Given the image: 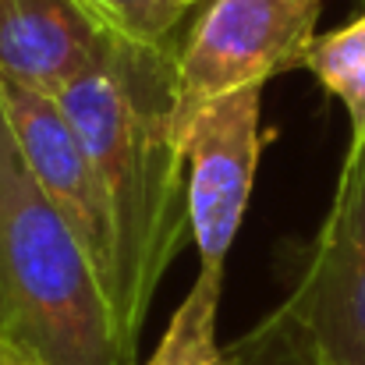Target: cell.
<instances>
[{"label": "cell", "mask_w": 365, "mask_h": 365, "mask_svg": "<svg viewBox=\"0 0 365 365\" xmlns=\"http://www.w3.org/2000/svg\"><path fill=\"white\" fill-rule=\"evenodd\" d=\"M178 50L124 43L57 96L103 181L118 231V319L138 348L156 287L188 227V156L174 135Z\"/></svg>", "instance_id": "cell-1"}, {"label": "cell", "mask_w": 365, "mask_h": 365, "mask_svg": "<svg viewBox=\"0 0 365 365\" xmlns=\"http://www.w3.org/2000/svg\"><path fill=\"white\" fill-rule=\"evenodd\" d=\"M0 348L39 365H138L89 252L39 192L4 110Z\"/></svg>", "instance_id": "cell-2"}, {"label": "cell", "mask_w": 365, "mask_h": 365, "mask_svg": "<svg viewBox=\"0 0 365 365\" xmlns=\"http://www.w3.org/2000/svg\"><path fill=\"white\" fill-rule=\"evenodd\" d=\"M259 110L262 89H248L202 110L188 131V227L199 248V269L145 365H231L217 341V309L224 262L262 156Z\"/></svg>", "instance_id": "cell-3"}, {"label": "cell", "mask_w": 365, "mask_h": 365, "mask_svg": "<svg viewBox=\"0 0 365 365\" xmlns=\"http://www.w3.org/2000/svg\"><path fill=\"white\" fill-rule=\"evenodd\" d=\"M248 337L298 365H365V145L341 163L291 294Z\"/></svg>", "instance_id": "cell-4"}, {"label": "cell", "mask_w": 365, "mask_h": 365, "mask_svg": "<svg viewBox=\"0 0 365 365\" xmlns=\"http://www.w3.org/2000/svg\"><path fill=\"white\" fill-rule=\"evenodd\" d=\"M323 0H206L188 21L174 68V135L213 103L302 68Z\"/></svg>", "instance_id": "cell-5"}, {"label": "cell", "mask_w": 365, "mask_h": 365, "mask_svg": "<svg viewBox=\"0 0 365 365\" xmlns=\"http://www.w3.org/2000/svg\"><path fill=\"white\" fill-rule=\"evenodd\" d=\"M0 110L7 128L18 142V153L25 167L32 170L39 192L46 202L64 217V224L75 231V238L89 252L110 302L118 312V231L114 213L103 192V181L96 174V163L89 160L78 131L71 128L68 114L53 96H43L36 89H25L18 82L0 78ZM121 323V319H118Z\"/></svg>", "instance_id": "cell-6"}, {"label": "cell", "mask_w": 365, "mask_h": 365, "mask_svg": "<svg viewBox=\"0 0 365 365\" xmlns=\"http://www.w3.org/2000/svg\"><path fill=\"white\" fill-rule=\"evenodd\" d=\"M131 43L96 0H0V78L64 96Z\"/></svg>", "instance_id": "cell-7"}, {"label": "cell", "mask_w": 365, "mask_h": 365, "mask_svg": "<svg viewBox=\"0 0 365 365\" xmlns=\"http://www.w3.org/2000/svg\"><path fill=\"white\" fill-rule=\"evenodd\" d=\"M305 71L316 75V82L334 96L351 121L348 149L365 145V11L348 25L323 32L312 39L302 61Z\"/></svg>", "instance_id": "cell-8"}, {"label": "cell", "mask_w": 365, "mask_h": 365, "mask_svg": "<svg viewBox=\"0 0 365 365\" xmlns=\"http://www.w3.org/2000/svg\"><path fill=\"white\" fill-rule=\"evenodd\" d=\"M114 29L138 46L178 50L188 21L206 0H96Z\"/></svg>", "instance_id": "cell-9"}, {"label": "cell", "mask_w": 365, "mask_h": 365, "mask_svg": "<svg viewBox=\"0 0 365 365\" xmlns=\"http://www.w3.org/2000/svg\"><path fill=\"white\" fill-rule=\"evenodd\" d=\"M227 359H231V365H298L291 362L287 355H280L277 348H266V344L252 341L248 334L227 348Z\"/></svg>", "instance_id": "cell-10"}, {"label": "cell", "mask_w": 365, "mask_h": 365, "mask_svg": "<svg viewBox=\"0 0 365 365\" xmlns=\"http://www.w3.org/2000/svg\"><path fill=\"white\" fill-rule=\"evenodd\" d=\"M0 365H39V362H36V359H25V355H18V351L0 348Z\"/></svg>", "instance_id": "cell-11"}]
</instances>
